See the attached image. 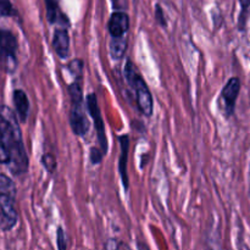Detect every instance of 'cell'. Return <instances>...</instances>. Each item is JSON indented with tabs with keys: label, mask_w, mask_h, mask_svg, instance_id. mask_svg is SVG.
<instances>
[{
	"label": "cell",
	"mask_w": 250,
	"mask_h": 250,
	"mask_svg": "<svg viewBox=\"0 0 250 250\" xmlns=\"http://www.w3.org/2000/svg\"><path fill=\"white\" fill-rule=\"evenodd\" d=\"M19 117L6 105L0 111V161L15 176L28 171L29 160L20 128Z\"/></svg>",
	"instance_id": "1"
},
{
	"label": "cell",
	"mask_w": 250,
	"mask_h": 250,
	"mask_svg": "<svg viewBox=\"0 0 250 250\" xmlns=\"http://www.w3.org/2000/svg\"><path fill=\"white\" fill-rule=\"evenodd\" d=\"M73 78V82L67 87L71 103L68 122L73 133L76 136L83 137L89 131V121L85 114L87 105L84 106L83 103V76H76Z\"/></svg>",
	"instance_id": "2"
},
{
	"label": "cell",
	"mask_w": 250,
	"mask_h": 250,
	"mask_svg": "<svg viewBox=\"0 0 250 250\" xmlns=\"http://www.w3.org/2000/svg\"><path fill=\"white\" fill-rule=\"evenodd\" d=\"M16 187L11 178L5 173L0 176V229L1 231H11L19 221L16 207Z\"/></svg>",
	"instance_id": "3"
},
{
	"label": "cell",
	"mask_w": 250,
	"mask_h": 250,
	"mask_svg": "<svg viewBox=\"0 0 250 250\" xmlns=\"http://www.w3.org/2000/svg\"><path fill=\"white\" fill-rule=\"evenodd\" d=\"M125 78L128 82L129 87L133 89L134 97H136L137 106L139 111L146 117H150L154 111V100L148 84L142 77L141 72L136 67L132 60H127L125 66Z\"/></svg>",
	"instance_id": "4"
},
{
	"label": "cell",
	"mask_w": 250,
	"mask_h": 250,
	"mask_svg": "<svg viewBox=\"0 0 250 250\" xmlns=\"http://www.w3.org/2000/svg\"><path fill=\"white\" fill-rule=\"evenodd\" d=\"M0 45H1V56L4 61V67L7 73H12L17 66V49L19 43L17 38L9 29H1L0 32Z\"/></svg>",
	"instance_id": "5"
},
{
	"label": "cell",
	"mask_w": 250,
	"mask_h": 250,
	"mask_svg": "<svg viewBox=\"0 0 250 250\" xmlns=\"http://www.w3.org/2000/svg\"><path fill=\"white\" fill-rule=\"evenodd\" d=\"M85 105H87V111L89 112L90 117L93 120V124H94L95 132H97V138L99 146L102 148V150L104 151V154L107 153V138H106V132H105V124L104 120H103L102 112H100V107L98 105L97 95L95 93H90L89 95L85 99Z\"/></svg>",
	"instance_id": "6"
},
{
	"label": "cell",
	"mask_w": 250,
	"mask_h": 250,
	"mask_svg": "<svg viewBox=\"0 0 250 250\" xmlns=\"http://www.w3.org/2000/svg\"><path fill=\"white\" fill-rule=\"evenodd\" d=\"M241 90V80L238 77H232L227 81L221 90V104L226 117H231L236 109V102Z\"/></svg>",
	"instance_id": "7"
},
{
	"label": "cell",
	"mask_w": 250,
	"mask_h": 250,
	"mask_svg": "<svg viewBox=\"0 0 250 250\" xmlns=\"http://www.w3.org/2000/svg\"><path fill=\"white\" fill-rule=\"evenodd\" d=\"M120 141V148H121V153L119 156V163H117V168H119V175L122 181L125 190L129 189V178L128 173H127V160H128V150H129V137L128 134H122L119 136Z\"/></svg>",
	"instance_id": "8"
},
{
	"label": "cell",
	"mask_w": 250,
	"mask_h": 250,
	"mask_svg": "<svg viewBox=\"0 0 250 250\" xmlns=\"http://www.w3.org/2000/svg\"><path fill=\"white\" fill-rule=\"evenodd\" d=\"M129 29V16L125 11H115L107 21V31L111 37L127 36Z\"/></svg>",
	"instance_id": "9"
},
{
	"label": "cell",
	"mask_w": 250,
	"mask_h": 250,
	"mask_svg": "<svg viewBox=\"0 0 250 250\" xmlns=\"http://www.w3.org/2000/svg\"><path fill=\"white\" fill-rule=\"evenodd\" d=\"M53 49L60 59H66L70 53V36L67 27H56L53 36Z\"/></svg>",
	"instance_id": "10"
},
{
	"label": "cell",
	"mask_w": 250,
	"mask_h": 250,
	"mask_svg": "<svg viewBox=\"0 0 250 250\" xmlns=\"http://www.w3.org/2000/svg\"><path fill=\"white\" fill-rule=\"evenodd\" d=\"M45 9L46 20H48L49 23L58 24L60 27H68L70 21L66 17V15L61 11L58 0H45Z\"/></svg>",
	"instance_id": "11"
},
{
	"label": "cell",
	"mask_w": 250,
	"mask_h": 250,
	"mask_svg": "<svg viewBox=\"0 0 250 250\" xmlns=\"http://www.w3.org/2000/svg\"><path fill=\"white\" fill-rule=\"evenodd\" d=\"M12 102H14L15 111L17 117L22 124L27 121L29 115V100L26 93L22 89H15L12 93Z\"/></svg>",
	"instance_id": "12"
},
{
	"label": "cell",
	"mask_w": 250,
	"mask_h": 250,
	"mask_svg": "<svg viewBox=\"0 0 250 250\" xmlns=\"http://www.w3.org/2000/svg\"><path fill=\"white\" fill-rule=\"evenodd\" d=\"M127 43H128L127 36L111 37L109 43V53L114 60H120L124 58L127 50Z\"/></svg>",
	"instance_id": "13"
},
{
	"label": "cell",
	"mask_w": 250,
	"mask_h": 250,
	"mask_svg": "<svg viewBox=\"0 0 250 250\" xmlns=\"http://www.w3.org/2000/svg\"><path fill=\"white\" fill-rule=\"evenodd\" d=\"M67 68L73 77H75V76H82L83 75V61L81 60V59H73V60H71L70 62H68Z\"/></svg>",
	"instance_id": "14"
},
{
	"label": "cell",
	"mask_w": 250,
	"mask_h": 250,
	"mask_svg": "<svg viewBox=\"0 0 250 250\" xmlns=\"http://www.w3.org/2000/svg\"><path fill=\"white\" fill-rule=\"evenodd\" d=\"M104 151L102 150L100 146H93L89 150V160L92 163V165H98V164L102 163L103 158H104Z\"/></svg>",
	"instance_id": "15"
},
{
	"label": "cell",
	"mask_w": 250,
	"mask_h": 250,
	"mask_svg": "<svg viewBox=\"0 0 250 250\" xmlns=\"http://www.w3.org/2000/svg\"><path fill=\"white\" fill-rule=\"evenodd\" d=\"M0 12H1V16L9 17L14 16L16 14L14 6H12L11 1L10 0H1V4H0Z\"/></svg>",
	"instance_id": "16"
},
{
	"label": "cell",
	"mask_w": 250,
	"mask_h": 250,
	"mask_svg": "<svg viewBox=\"0 0 250 250\" xmlns=\"http://www.w3.org/2000/svg\"><path fill=\"white\" fill-rule=\"evenodd\" d=\"M42 163H43V166L46 168L48 172H53L56 167V160L51 154H45L42 159Z\"/></svg>",
	"instance_id": "17"
},
{
	"label": "cell",
	"mask_w": 250,
	"mask_h": 250,
	"mask_svg": "<svg viewBox=\"0 0 250 250\" xmlns=\"http://www.w3.org/2000/svg\"><path fill=\"white\" fill-rule=\"evenodd\" d=\"M155 19L160 26H163V27L166 26V19H165V16H164L163 7H161L159 4L155 5Z\"/></svg>",
	"instance_id": "18"
},
{
	"label": "cell",
	"mask_w": 250,
	"mask_h": 250,
	"mask_svg": "<svg viewBox=\"0 0 250 250\" xmlns=\"http://www.w3.org/2000/svg\"><path fill=\"white\" fill-rule=\"evenodd\" d=\"M56 236H58V248L59 249H66L67 244H66L65 232H63L62 227H59L58 232H56Z\"/></svg>",
	"instance_id": "19"
},
{
	"label": "cell",
	"mask_w": 250,
	"mask_h": 250,
	"mask_svg": "<svg viewBox=\"0 0 250 250\" xmlns=\"http://www.w3.org/2000/svg\"><path fill=\"white\" fill-rule=\"evenodd\" d=\"M119 247H120V244L116 239H109V241L104 244L105 249H117Z\"/></svg>",
	"instance_id": "20"
},
{
	"label": "cell",
	"mask_w": 250,
	"mask_h": 250,
	"mask_svg": "<svg viewBox=\"0 0 250 250\" xmlns=\"http://www.w3.org/2000/svg\"><path fill=\"white\" fill-rule=\"evenodd\" d=\"M239 2H241L243 10H247L250 6V0H239Z\"/></svg>",
	"instance_id": "21"
},
{
	"label": "cell",
	"mask_w": 250,
	"mask_h": 250,
	"mask_svg": "<svg viewBox=\"0 0 250 250\" xmlns=\"http://www.w3.org/2000/svg\"><path fill=\"white\" fill-rule=\"evenodd\" d=\"M111 1L115 7H125L122 6V5H124V0H111Z\"/></svg>",
	"instance_id": "22"
}]
</instances>
